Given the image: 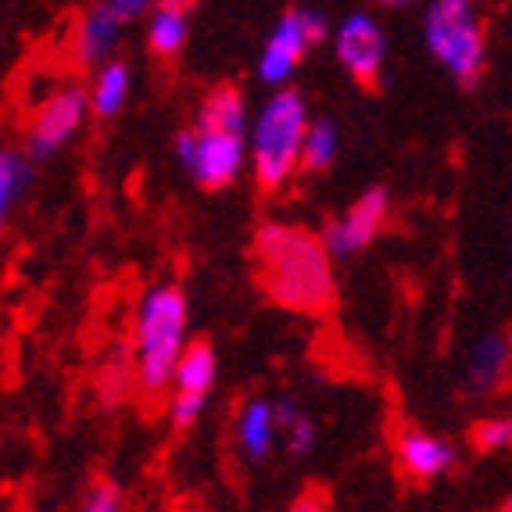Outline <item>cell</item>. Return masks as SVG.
<instances>
[{
	"instance_id": "cell-1",
	"label": "cell",
	"mask_w": 512,
	"mask_h": 512,
	"mask_svg": "<svg viewBox=\"0 0 512 512\" xmlns=\"http://www.w3.org/2000/svg\"><path fill=\"white\" fill-rule=\"evenodd\" d=\"M265 294L291 312H323L333 301V255L326 240L294 222H265L255 237Z\"/></svg>"
},
{
	"instance_id": "cell-2",
	"label": "cell",
	"mask_w": 512,
	"mask_h": 512,
	"mask_svg": "<svg viewBox=\"0 0 512 512\" xmlns=\"http://www.w3.org/2000/svg\"><path fill=\"white\" fill-rule=\"evenodd\" d=\"M187 298L180 287L158 283L140 298L133 319V366L144 391L176 384V366L187 351Z\"/></svg>"
},
{
	"instance_id": "cell-3",
	"label": "cell",
	"mask_w": 512,
	"mask_h": 512,
	"mask_svg": "<svg viewBox=\"0 0 512 512\" xmlns=\"http://www.w3.org/2000/svg\"><path fill=\"white\" fill-rule=\"evenodd\" d=\"M308 104L298 90L280 86L251 122V169L258 187L280 190L301 165L308 137Z\"/></svg>"
},
{
	"instance_id": "cell-4",
	"label": "cell",
	"mask_w": 512,
	"mask_h": 512,
	"mask_svg": "<svg viewBox=\"0 0 512 512\" xmlns=\"http://www.w3.org/2000/svg\"><path fill=\"white\" fill-rule=\"evenodd\" d=\"M423 40L437 65L452 72L462 86H473L480 79L487 61V36L477 0H430Z\"/></svg>"
},
{
	"instance_id": "cell-5",
	"label": "cell",
	"mask_w": 512,
	"mask_h": 512,
	"mask_svg": "<svg viewBox=\"0 0 512 512\" xmlns=\"http://www.w3.org/2000/svg\"><path fill=\"white\" fill-rule=\"evenodd\" d=\"M248 137L251 129L222 126V122L197 115V126L183 129L176 137V158L194 176V183H201L208 190H222L244 172Z\"/></svg>"
},
{
	"instance_id": "cell-6",
	"label": "cell",
	"mask_w": 512,
	"mask_h": 512,
	"mask_svg": "<svg viewBox=\"0 0 512 512\" xmlns=\"http://www.w3.org/2000/svg\"><path fill=\"white\" fill-rule=\"evenodd\" d=\"M330 33V22H326L323 11L312 8H294L280 18L269 33V40L262 43V54H258V79L269 86H287V79L298 72V65L305 61V54L326 40Z\"/></svg>"
},
{
	"instance_id": "cell-7",
	"label": "cell",
	"mask_w": 512,
	"mask_h": 512,
	"mask_svg": "<svg viewBox=\"0 0 512 512\" xmlns=\"http://www.w3.org/2000/svg\"><path fill=\"white\" fill-rule=\"evenodd\" d=\"M86 111H90V90H83V86H61V90H54L51 97H43V104L33 111V119L26 122V144H22V151H29L33 162H43V158L58 154L83 129Z\"/></svg>"
},
{
	"instance_id": "cell-8",
	"label": "cell",
	"mask_w": 512,
	"mask_h": 512,
	"mask_svg": "<svg viewBox=\"0 0 512 512\" xmlns=\"http://www.w3.org/2000/svg\"><path fill=\"white\" fill-rule=\"evenodd\" d=\"M333 51H337V61H341L351 79L373 86L380 79V72H384V58H387L384 29H380V22L373 15L355 11V15H348L337 26Z\"/></svg>"
},
{
	"instance_id": "cell-9",
	"label": "cell",
	"mask_w": 512,
	"mask_h": 512,
	"mask_svg": "<svg viewBox=\"0 0 512 512\" xmlns=\"http://www.w3.org/2000/svg\"><path fill=\"white\" fill-rule=\"evenodd\" d=\"M384 222H387V190L373 187V190H366L341 219H333L330 226H326L323 240L333 258H351L355 251L373 244L376 233L384 230Z\"/></svg>"
},
{
	"instance_id": "cell-10",
	"label": "cell",
	"mask_w": 512,
	"mask_h": 512,
	"mask_svg": "<svg viewBox=\"0 0 512 512\" xmlns=\"http://www.w3.org/2000/svg\"><path fill=\"white\" fill-rule=\"evenodd\" d=\"M122 26H126V18L111 8L108 0L86 8L76 26V58L83 65H104V61H111L115 51H119Z\"/></svg>"
},
{
	"instance_id": "cell-11",
	"label": "cell",
	"mask_w": 512,
	"mask_h": 512,
	"mask_svg": "<svg viewBox=\"0 0 512 512\" xmlns=\"http://www.w3.org/2000/svg\"><path fill=\"white\" fill-rule=\"evenodd\" d=\"M398 462L416 480H434L455 466V448L444 437L427 430H402L398 434Z\"/></svg>"
},
{
	"instance_id": "cell-12",
	"label": "cell",
	"mask_w": 512,
	"mask_h": 512,
	"mask_svg": "<svg viewBox=\"0 0 512 512\" xmlns=\"http://www.w3.org/2000/svg\"><path fill=\"white\" fill-rule=\"evenodd\" d=\"M509 366H512V337L509 333H487L470 351L466 384H470L473 394H491L505 384Z\"/></svg>"
},
{
	"instance_id": "cell-13",
	"label": "cell",
	"mask_w": 512,
	"mask_h": 512,
	"mask_svg": "<svg viewBox=\"0 0 512 512\" xmlns=\"http://www.w3.org/2000/svg\"><path fill=\"white\" fill-rule=\"evenodd\" d=\"M276 434H280V419H276V402L265 398H251L237 419V441L240 452L251 462H265L276 448Z\"/></svg>"
},
{
	"instance_id": "cell-14",
	"label": "cell",
	"mask_w": 512,
	"mask_h": 512,
	"mask_svg": "<svg viewBox=\"0 0 512 512\" xmlns=\"http://www.w3.org/2000/svg\"><path fill=\"white\" fill-rule=\"evenodd\" d=\"M129 90H133V76H129L126 61H104L97 65L94 83H90V111L97 119H115L126 108Z\"/></svg>"
},
{
	"instance_id": "cell-15",
	"label": "cell",
	"mask_w": 512,
	"mask_h": 512,
	"mask_svg": "<svg viewBox=\"0 0 512 512\" xmlns=\"http://www.w3.org/2000/svg\"><path fill=\"white\" fill-rule=\"evenodd\" d=\"M215 376H219L215 348L208 341H190L187 351H183L180 366H176V391L208 394L215 387Z\"/></svg>"
},
{
	"instance_id": "cell-16",
	"label": "cell",
	"mask_w": 512,
	"mask_h": 512,
	"mask_svg": "<svg viewBox=\"0 0 512 512\" xmlns=\"http://www.w3.org/2000/svg\"><path fill=\"white\" fill-rule=\"evenodd\" d=\"M183 43H187V11L158 4L151 11V22H147V47L158 58H172L183 51Z\"/></svg>"
},
{
	"instance_id": "cell-17",
	"label": "cell",
	"mask_w": 512,
	"mask_h": 512,
	"mask_svg": "<svg viewBox=\"0 0 512 512\" xmlns=\"http://www.w3.org/2000/svg\"><path fill=\"white\" fill-rule=\"evenodd\" d=\"M29 183H33V158H29V151L8 147V151L0 154V215L4 219L26 197Z\"/></svg>"
},
{
	"instance_id": "cell-18",
	"label": "cell",
	"mask_w": 512,
	"mask_h": 512,
	"mask_svg": "<svg viewBox=\"0 0 512 512\" xmlns=\"http://www.w3.org/2000/svg\"><path fill=\"white\" fill-rule=\"evenodd\" d=\"M337 151H341V133L330 119H312L305 137V154H301V169L308 172H326L337 162Z\"/></svg>"
},
{
	"instance_id": "cell-19",
	"label": "cell",
	"mask_w": 512,
	"mask_h": 512,
	"mask_svg": "<svg viewBox=\"0 0 512 512\" xmlns=\"http://www.w3.org/2000/svg\"><path fill=\"white\" fill-rule=\"evenodd\" d=\"M473 444H477L480 452H502L512 444V419L509 416H491V419H480L477 427H473Z\"/></svg>"
},
{
	"instance_id": "cell-20",
	"label": "cell",
	"mask_w": 512,
	"mask_h": 512,
	"mask_svg": "<svg viewBox=\"0 0 512 512\" xmlns=\"http://www.w3.org/2000/svg\"><path fill=\"white\" fill-rule=\"evenodd\" d=\"M205 402L208 394H190V391H176V398L169 402V419L176 430H190L197 419L205 416Z\"/></svg>"
},
{
	"instance_id": "cell-21",
	"label": "cell",
	"mask_w": 512,
	"mask_h": 512,
	"mask_svg": "<svg viewBox=\"0 0 512 512\" xmlns=\"http://www.w3.org/2000/svg\"><path fill=\"white\" fill-rule=\"evenodd\" d=\"M79 512H126V502H122V491L111 480H101V484L90 487V495L83 498Z\"/></svg>"
},
{
	"instance_id": "cell-22",
	"label": "cell",
	"mask_w": 512,
	"mask_h": 512,
	"mask_svg": "<svg viewBox=\"0 0 512 512\" xmlns=\"http://www.w3.org/2000/svg\"><path fill=\"white\" fill-rule=\"evenodd\" d=\"M316 437H319L316 434V423H312L305 412L294 419L291 427L283 430V441H287V452H291V455H308L312 448H316Z\"/></svg>"
},
{
	"instance_id": "cell-23",
	"label": "cell",
	"mask_w": 512,
	"mask_h": 512,
	"mask_svg": "<svg viewBox=\"0 0 512 512\" xmlns=\"http://www.w3.org/2000/svg\"><path fill=\"white\" fill-rule=\"evenodd\" d=\"M111 8L119 11L122 18H137V15H144V11H151V8H158V4H162V0H108Z\"/></svg>"
},
{
	"instance_id": "cell-24",
	"label": "cell",
	"mask_w": 512,
	"mask_h": 512,
	"mask_svg": "<svg viewBox=\"0 0 512 512\" xmlns=\"http://www.w3.org/2000/svg\"><path fill=\"white\" fill-rule=\"evenodd\" d=\"M291 512H330V502H326L323 491H305V495L291 505Z\"/></svg>"
},
{
	"instance_id": "cell-25",
	"label": "cell",
	"mask_w": 512,
	"mask_h": 512,
	"mask_svg": "<svg viewBox=\"0 0 512 512\" xmlns=\"http://www.w3.org/2000/svg\"><path fill=\"white\" fill-rule=\"evenodd\" d=\"M380 4H387V8H409V4H416V0H380Z\"/></svg>"
},
{
	"instance_id": "cell-26",
	"label": "cell",
	"mask_w": 512,
	"mask_h": 512,
	"mask_svg": "<svg viewBox=\"0 0 512 512\" xmlns=\"http://www.w3.org/2000/svg\"><path fill=\"white\" fill-rule=\"evenodd\" d=\"M162 4H169V8H183V11H187L190 4H194V0H162Z\"/></svg>"
},
{
	"instance_id": "cell-27",
	"label": "cell",
	"mask_w": 512,
	"mask_h": 512,
	"mask_svg": "<svg viewBox=\"0 0 512 512\" xmlns=\"http://www.w3.org/2000/svg\"><path fill=\"white\" fill-rule=\"evenodd\" d=\"M502 512H512V498H509V502H505V509Z\"/></svg>"
}]
</instances>
